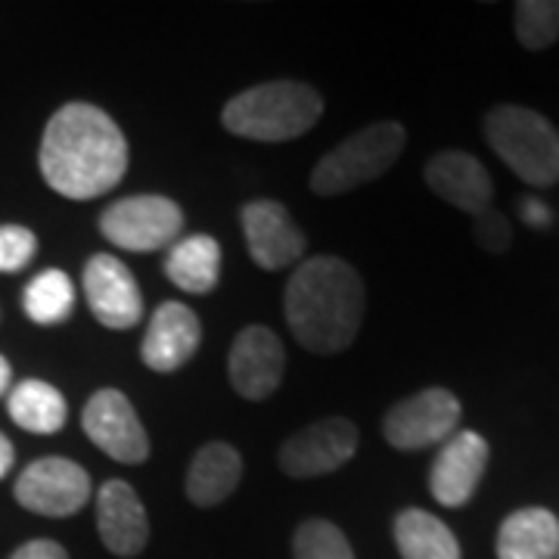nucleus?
I'll use <instances>...</instances> for the list:
<instances>
[{
	"label": "nucleus",
	"mask_w": 559,
	"mask_h": 559,
	"mask_svg": "<svg viewBox=\"0 0 559 559\" xmlns=\"http://www.w3.org/2000/svg\"><path fill=\"white\" fill-rule=\"evenodd\" d=\"M40 175L66 200L106 197L128 171V140L94 103L60 106L40 138Z\"/></svg>",
	"instance_id": "obj_1"
},
{
	"label": "nucleus",
	"mask_w": 559,
	"mask_h": 559,
	"mask_svg": "<svg viewBox=\"0 0 559 559\" xmlns=\"http://www.w3.org/2000/svg\"><path fill=\"white\" fill-rule=\"evenodd\" d=\"M364 280L336 255L301 261L286 283V323L301 348L314 355L345 352L364 320Z\"/></svg>",
	"instance_id": "obj_2"
},
{
	"label": "nucleus",
	"mask_w": 559,
	"mask_h": 559,
	"mask_svg": "<svg viewBox=\"0 0 559 559\" xmlns=\"http://www.w3.org/2000/svg\"><path fill=\"white\" fill-rule=\"evenodd\" d=\"M323 116V100L301 81H264L246 87L221 112V124L246 140L283 143L311 131Z\"/></svg>",
	"instance_id": "obj_3"
},
{
	"label": "nucleus",
	"mask_w": 559,
	"mask_h": 559,
	"mask_svg": "<svg viewBox=\"0 0 559 559\" xmlns=\"http://www.w3.org/2000/svg\"><path fill=\"white\" fill-rule=\"evenodd\" d=\"M485 140L528 187L559 183V131L535 109L503 103L485 116Z\"/></svg>",
	"instance_id": "obj_4"
},
{
	"label": "nucleus",
	"mask_w": 559,
	"mask_h": 559,
	"mask_svg": "<svg viewBox=\"0 0 559 559\" xmlns=\"http://www.w3.org/2000/svg\"><path fill=\"white\" fill-rule=\"evenodd\" d=\"M404 143H407V131L399 121H377L360 128L314 165L311 190L318 197H342L382 178L399 162Z\"/></svg>",
	"instance_id": "obj_5"
},
{
	"label": "nucleus",
	"mask_w": 559,
	"mask_h": 559,
	"mask_svg": "<svg viewBox=\"0 0 559 559\" xmlns=\"http://www.w3.org/2000/svg\"><path fill=\"white\" fill-rule=\"evenodd\" d=\"M100 230L124 252H159L175 246L183 230V212L175 200L159 193H140L106 205Z\"/></svg>",
	"instance_id": "obj_6"
},
{
	"label": "nucleus",
	"mask_w": 559,
	"mask_h": 559,
	"mask_svg": "<svg viewBox=\"0 0 559 559\" xmlns=\"http://www.w3.org/2000/svg\"><path fill=\"white\" fill-rule=\"evenodd\" d=\"M460 417L463 407L457 395L441 385H432L399 401L382 419V436L399 451H419L451 439L457 432Z\"/></svg>",
	"instance_id": "obj_7"
},
{
	"label": "nucleus",
	"mask_w": 559,
	"mask_h": 559,
	"mask_svg": "<svg viewBox=\"0 0 559 559\" xmlns=\"http://www.w3.org/2000/svg\"><path fill=\"white\" fill-rule=\"evenodd\" d=\"M94 495L87 469L75 460L66 457H40L28 463L16 479V500L25 510L50 516V520H66L75 516L87 507Z\"/></svg>",
	"instance_id": "obj_8"
},
{
	"label": "nucleus",
	"mask_w": 559,
	"mask_h": 559,
	"mask_svg": "<svg viewBox=\"0 0 559 559\" xmlns=\"http://www.w3.org/2000/svg\"><path fill=\"white\" fill-rule=\"evenodd\" d=\"M358 426L345 417H326L311 423L280 448V469L293 479H318L342 469L358 451Z\"/></svg>",
	"instance_id": "obj_9"
},
{
	"label": "nucleus",
	"mask_w": 559,
	"mask_h": 559,
	"mask_svg": "<svg viewBox=\"0 0 559 559\" xmlns=\"http://www.w3.org/2000/svg\"><path fill=\"white\" fill-rule=\"evenodd\" d=\"M81 426L87 439L116 463L138 466L150 457V436L140 423L134 404L119 389H100L84 404Z\"/></svg>",
	"instance_id": "obj_10"
},
{
	"label": "nucleus",
	"mask_w": 559,
	"mask_h": 559,
	"mask_svg": "<svg viewBox=\"0 0 559 559\" xmlns=\"http://www.w3.org/2000/svg\"><path fill=\"white\" fill-rule=\"evenodd\" d=\"M84 299L106 330H131L143 320V296L128 264L116 255H94L84 264Z\"/></svg>",
	"instance_id": "obj_11"
},
{
	"label": "nucleus",
	"mask_w": 559,
	"mask_h": 559,
	"mask_svg": "<svg viewBox=\"0 0 559 559\" xmlns=\"http://www.w3.org/2000/svg\"><path fill=\"white\" fill-rule=\"evenodd\" d=\"M286 352L271 326H246L230 345L227 377L246 401L271 399L283 382Z\"/></svg>",
	"instance_id": "obj_12"
},
{
	"label": "nucleus",
	"mask_w": 559,
	"mask_h": 559,
	"mask_svg": "<svg viewBox=\"0 0 559 559\" xmlns=\"http://www.w3.org/2000/svg\"><path fill=\"white\" fill-rule=\"evenodd\" d=\"M488 457H491V448L479 432H473V429L454 432L432 460V469H429L432 498L451 510L466 507L488 469Z\"/></svg>",
	"instance_id": "obj_13"
},
{
	"label": "nucleus",
	"mask_w": 559,
	"mask_h": 559,
	"mask_svg": "<svg viewBox=\"0 0 559 559\" xmlns=\"http://www.w3.org/2000/svg\"><path fill=\"white\" fill-rule=\"evenodd\" d=\"M240 221L246 249L264 271H283L305 255V234L286 205L274 200L246 202Z\"/></svg>",
	"instance_id": "obj_14"
},
{
	"label": "nucleus",
	"mask_w": 559,
	"mask_h": 559,
	"mask_svg": "<svg viewBox=\"0 0 559 559\" xmlns=\"http://www.w3.org/2000/svg\"><path fill=\"white\" fill-rule=\"evenodd\" d=\"M97 532L112 557L131 559L150 540V520L140 495L121 479L103 481L97 491Z\"/></svg>",
	"instance_id": "obj_15"
},
{
	"label": "nucleus",
	"mask_w": 559,
	"mask_h": 559,
	"mask_svg": "<svg viewBox=\"0 0 559 559\" xmlns=\"http://www.w3.org/2000/svg\"><path fill=\"white\" fill-rule=\"evenodd\" d=\"M200 342V318L180 301H162L150 318L146 336L140 345V358L156 373H175L197 355Z\"/></svg>",
	"instance_id": "obj_16"
},
{
	"label": "nucleus",
	"mask_w": 559,
	"mask_h": 559,
	"mask_svg": "<svg viewBox=\"0 0 559 559\" xmlns=\"http://www.w3.org/2000/svg\"><path fill=\"white\" fill-rule=\"evenodd\" d=\"M426 187L444 200L448 205H454L460 212L476 215L481 209L491 205L495 197V183L488 168L481 165L476 156L460 153V150H441L432 159L426 162Z\"/></svg>",
	"instance_id": "obj_17"
},
{
	"label": "nucleus",
	"mask_w": 559,
	"mask_h": 559,
	"mask_svg": "<svg viewBox=\"0 0 559 559\" xmlns=\"http://www.w3.org/2000/svg\"><path fill=\"white\" fill-rule=\"evenodd\" d=\"M242 479L240 451L227 441H209L193 454L187 469V498L197 507H218Z\"/></svg>",
	"instance_id": "obj_18"
},
{
	"label": "nucleus",
	"mask_w": 559,
	"mask_h": 559,
	"mask_svg": "<svg viewBox=\"0 0 559 559\" xmlns=\"http://www.w3.org/2000/svg\"><path fill=\"white\" fill-rule=\"evenodd\" d=\"M559 520L544 507H522L500 522L498 559H557Z\"/></svg>",
	"instance_id": "obj_19"
},
{
	"label": "nucleus",
	"mask_w": 559,
	"mask_h": 559,
	"mask_svg": "<svg viewBox=\"0 0 559 559\" xmlns=\"http://www.w3.org/2000/svg\"><path fill=\"white\" fill-rule=\"evenodd\" d=\"M165 274L190 296L215 293L221 280V246L209 234H193L171 246L165 259Z\"/></svg>",
	"instance_id": "obj_20"
},
{
	"label": "nucleus",
	"mask_w": 559,
	"mask_h": 559,
	"mask_svg": "<svg viewBox=\"0 0 559 559\" xmlns=\"http://www.w3.org/2000/svg\"><path fill=\"white\" fill-rule=\"evenodd\" d=\"M395 547L401 559H460L454 532L432 513L407 507L395 516Z\"/></svg>",
	"instance_id": "obj_21"
},
{
	"label": "nucleus",
	"mask_w": 559,
	"mask_h": 559,
	"mask_svg": "<svg viewBox=\"0 0 559 559\" xmlns=\"http://www.w3.org/2000/svg\"><path fill=\"white\" fill-rule=\"evenodd\" d=\"M7 411L20 429L35 432V436L60 432L69 417V407H66L60 389L44 380H25L13 385V392L7 399Z\"/></svg>",
	"instance_id": "obj_22"
},
{
	"label": "nucleus",
	"mask_w": 559,
	"mask_h": 559,
	"mask_svg": "<svg viewBox=\"0 0 559 559\" xmlns=\"http://www.w3.org/2000/svg\"><path fill=\"white\" fill-rule=\"evenodd\" d=\"M22 308H25L28 320H35L40 326H57L62 320H69L72 308H75V283L69 280L66 271L47 267L25 286Z\"/></svg>",
	"instance_id": "obj_23"
},
{
	"label": "nucleus",
	"mask_w": 559,
	"mask_h": 559,
	"mask_svg": "<svg viewBox=\"0 0 559 559\" xmlns=\"http://www.w3.org/2000/svg\"><path fill=\"white\" fill-rule=\"evenodd\" d=\"M516 38L525 50H544L559 38V0H520Z\"/></svg>",
	"instance_id": "obj_24"
},
{
	"label": "nucleus",
	"mask_w": 559,
	"mask_h": 559,
	"mask_svg": "<svg viewBox=\"0 0 559 559\" xmlns=\"http://www.w3.org/2000/svg\"><path fill=\"white\" fill-rule=\"evenodd\" d=\"M293 557L296 559H355L348 538L340 525L326 520H308L296 528L293 538Z\"/></svg>",
	"instance_id": "obj_25"
},
{
	"label": "nucleus",
	"mask_w": 559,
	"mask_h": 559,
	"mask_svg": "<svg viewBox=\"0 0 559 559\" xmlns=\"http://www.w3.org/2000/svg\"><path fill=\"white\" fill-rule=\"evenodd\" d=\"M38 252V240L28 227L0 224V274H16Z\"/></svg>",
	"instance_id": "obj_26"
},
{
	"label": "nucleus",
	"mask_w": 559,
	"mask_h": 559,
	"mask_svg": "<svg viewBox=\"0 0 559 559\" xmlns=\"http://www.w3.org/2000/svg\"><path fill=\"white\" fill-rule=\"evenodd\" d=\"M473 234L476 242L488 252H507L510 242H513V230H510V221L500 215L498 209H481L473 215Z\"/></svg>",
	"instance_id": "obj_27"
},
{
	"label": "nucleus",
	"mask_w": 559,
	"mask_h": 559,
	"mask_svg": "<svg viewBox=\"0 0 559 559\" xmlns=\"http://www.w3.org/2000/svg\"><path fill=\"white\" fill-rule=\"evenodd\" d=\"M10 559H69V554H66V547L57 544V540L38 538V540L22 544L20 550H16Z\"/></svg>",
	"instance_id": "obj_28"
},
{
	"label": "nucleus",
	"mask_w": 559,
	"mask_h": 559,
	"mask_svg": "<svg viewBox=\"0 0 559 559\" xmlns=\"http://www.w3.org/2000/svg\"><path fill=\"white\" fill-rule=\"evenodd\" d=\"M522 209H525L522 218L528 221V224H547V218H550V215H547V205H540V202L535 200H525L522 202Z\"/></svg>",
	"instance_id": "obj_29"
},
{
	"label": "nucleus",
	"mask_w": 559,
	"mask_h": 559,
	"mask_svg": "<svg viewBox=\"0 0 559 559\" xmlns=\"http://www.w3.org/2000/svg\"><path fill=\"white\" fill-rule=\"evenodd\" d=\"M13 444H10V439L0 432V479H7V473L13 469Z\"/></svg>",
	"instance_id": "obj_30"
},
{
	"label": "nucleus",
	"mask_w": 559,
	"mask_h": 559,
	"mask_svg": "<svg viewBox=\"0 0 559 559\" xmlns=\"http://www.w3.org/2000/svg\"><path fill=\"white\" fill-rule=\"evenodd\" d=\"M10 380H13V370H10V360L0 355V395H7L10 389Z\"/></svg>",
	"instance_id": "obj_31"
},
{
	"label": "nucleus",
	"mask_w": 559,
	"mask_h": 559,
	"mask_svg": "<svg viewBox=\"0 0 559 559\" xmlns=\"http://www.w3.org/2000/svg\"><path fill=\"white\" fill-rule=\"evenodd\" d=\"M557 559H559V550H557Z\"/></svg>",
	"instance_id": "obj_32"
}]
</instances>
